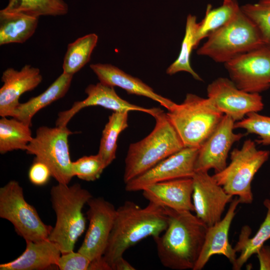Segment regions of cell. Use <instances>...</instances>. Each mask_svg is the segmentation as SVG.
<instances>
[{
    "label": "cell",
    "instance_id": "cell-24",
    "mask_svg": "<svg viewBox=\"0 0 270 270\" xmlns=\"http://www.w3.org/2000/svg\"><path fill=\"white\" fill-rule=\"evenodd\" d=\"M264 206L266 208V214L256 234L252 238L251 228L248 226L242 228L238 240L234 248L240 253L235 262L232 264L234 270H240L252 256L256 254L258 250L270 238V200H264Z\"/></svg>",
    "mask_w": 270,
    "mask_h": 270
},
{
    "label": "cell",
    "instance_id": "cell-2",
    "mask_svg": "<svg viewBox=\"0 0 270 270\" xmlns=\"http://www.w3.org/2000/svg\"><path fill=\"white\" fill-rule=\"evenodd\" d=\"M168 225L165 208L150 202L141 208L132 201L126 200L116 208L103 255L104 260L112 268L114 262L128 248L146 237L160 235Z\"/></svg>",
    "mask_w": 270,
    "mask_h": 270
},
{
    "label": "cell",
    "instance_id": "cell-10",
    "mask_svg": "<svg viewBox=\"0 0 270 270\" xmlns=\"http://www.w3.org/2000/svg\"><path fill=\"white\" fill-rule=\"evenodd\" d=\"M240 89L260 94L270 88V46L264 44L224 64Z\"/></svg>",
    "mask_w": 270,
    "mask_h": 270
},
{
    "label": "cell",
    "instance_id": "cell-9",
    "mask_svg": "<svg viewBox=\"0 0 270 270\" xmlns=\"http://www.w3.org/2000/svg\"><path fill=\"white\" fill-rule=\"evenodd\" d=\"M0 217L10 222L26 241L48 239L52 229L44 224L36 208L24 198L22 188L15 180L0 188Z\"/></svg>",
    "mask_w": 270,
    "mask_h": 270
},
{
    "label": "cell",
    "instance_id": "cell-17",
    "mask_svg": "<svg viewBox=\"0 0 270 270\" xmlns=\"http://www.w3.org/2000/svg\"><path fill=\"white\" fill-rule=\"evenodd\" d=\"M1 79L4 84L0 88V116L7 117L12 116L20 104V96L37 87L42 76L39 68L26 64L20 70L12 68L6 69Z\"/></svg>",
    "mask_w": 270,
    "mask_h": 270
},
{
    "label": "cell",
    "instance_id": "cell-28",
    "mask_svg": "<svg viewBox=\"0 0 270 270\" xmlns=\"http://www.w3.org/2000/svg\"><path fill=\"white\" fill-rule=\"evenodd\" d=\"M98 41L96 34H89L70 43L64 58L62 72L74 75L82 68L90 60Z\"/></svg>",
    "mask_w": 270,
    "mask_h": 270
},
{
    "label": "cell",
    "instance_id": "cell-25",
    "mask_svg": "<svg viewBox=\"0 0 270 270\" xmlns=\"http://www.w3.org/2000/svg\"><path fill=\"white\" fill-rule=\"evenodd\" d=\"M30 126L12 118L0 119V153L4 154L14 150H26L32 140Z\"/></svg>",
    "mask_w": 270,
    "mask_h": 270
},
{
    "label": "cell",
    "instance_id": "cell-18",
    "mask_svg": "<svg viewBox=\"0 0 270 270\" xmlns=\"http://www.w3.org/2000/svg\"><path fill=\"white\" fill-rule=\"evenodd\" d=\"M240 204L238 196L230 202L228 212L223 218L208 227L204 244L193 270H201L210 258L215 254L222 255L232 264L237 258L236 252L228 240L229 230Z\"/></svg>",
    "mask_w": 270,
    "mask_h": 270
},
{
    "label": "cell",
    "instance_id": "cell-8",
    "mask_svg": "<svg viewBox=\"0 0 270 270\" xmlns=\"http://www.w3.org/2000/svg\"><path fill=\"white\" fill-rule=\"evenodd\" d=\"M73 134L67 126H40L25 150L45 164L58 183L68 184L74 176L68 144Z\"/></svg>",
    "mask_w": 270,
    "mask_h": 270
},
{
    "label": "cell",
    "instance_id": "cell-4",
    "mask_svg": "<svg viewBox=\"0 0 270 270\" xmlns=\"http://www.w3.org/2000/svg\"><path fill=\"white\" fill-rule=\"evenodd\" d=\"M154 117L156 124L151 132L129 146L125 158V184L185 147L166 113L160 110Z\"/></svg>",
    "mask_w": 270,
    "mask_h": 270
},
{
    "label": "cell",
    "instance_id": "cell-35",
    "mask_svg": "<svg viewBox=\"0 0 270 270\" xmlns=\"http://www.w3.org/2000/svg\"><path fill=\"white\" fill-rule=\"evenodd\" d=\"M28 176L32 184L41 186L48 183L52 176V174L45 164L34 158L29 169Z\"/></svg>",
    "mask_w": 270,
    "mask_h": 270
},
{
    "label": "cell",
    "instance_id": "cell-14",
    "mask_svg": "<svg viewBox=\"0 0 270 270\" xmlns=\"http://www.w3.org/2000/svg\"><path fill=\"white\" fill-rule=\"evenodd\" d=\"M234 122L230 117L224 115L214 130L200 146L195 172L214 169V173H217L226 166V160L232 146L245 134L234 132Z\"/></svg>",
    "mask_w": 270,
    "mask_h": 270
},
{
    "label": "cell",
    "instance_id": "cell-15",
    "mask_svg": "<svg viewBox=\"0 0 270 270\" xmlns=\"http://www.w3.org/2000/svg\"><path fill=\"white\" fill-rule=\"evenodd\" d=\"M193 180L192 203L196 216L208 227L222 219L226 204L232 200L208 172H196Z\"/></svg>",
    "mask_w": 270,
    "mask_h": 270
},
{
    "label": "cell",
    "instance_id": "cell-21",
    "mask_svg": "<svg viewBox=\"0 0 270 270\" xmlns=\"http://www.w3.org/2000/svg\"><path fill=\"white\" fill-rule=\"evenodd\" d=\"M26 242L22 254L11 262L0 264V270H43L56 266L62 254L56 244L48 238Z\"/></svg>",
    "mask_w": 270,
    "mask_h": 270
},
{
    "label": "cell",
    "instance_id": "cell-13",
    "mask_svg": "<svg viewBox=\"0 0 270 270\" xmlns=\"http://www.w3.org/2000/svg\"><path fill=\"white\" fill-rule=\"evenodd\" d=\"M199 148L184 147L153 167L126 183L128 192L142 190L158 182L181 178H192Z\"/></svg>",
    "mask_w": 270,
    "mask_h": 270
},
{
    "label": "cell",
    "instance_id": "cell-1",
    "mask_svg": "<svg viewBox=\"0 0 270 270\" xmlns=\"http://www.w3.org/2000/svg\"><path fill=\"white\" fill-rule=\"evenodd\" d=\"M168 225L160 235L153 238L163 266L174 270H193L200 254L208 228L190 211L165 208Z\"/></svg>",
    "mask_w": 270,
    "mask_h": 270
},
{
    "label": "cell",
    "instance_id": "cell-36",
    "mask_svg": "<svg viewBox=\"0 0 270 270\" xmlns=\"http://www.w3.org/2000/svg\"><path fill=\"white\" fill-rule=\"evenodd\" d=\"M260 270H270V246L264 245L257 252Z\"/></svg>",
    "mask_w": 270,
    "mask_h": 270
},
{
    "label": "cell",
    "instance_id": "cell-32",
    "mask_svg": "<svg viewBox=\"0 0 270 270\" xmlns=\"http://www.w3.org/2000/svg\"><path fill=\"white\" fill-rule=\"evenodd\" d=\"M234 128H242L247 134L258 135L257 144L270 146V116L253 112L234 122Z\"/></svg>",
    "mask_w": 270,
    "mask_h": 270
},
{
    "label": "cell",
    "instance_id": "cell-27",
    "mask_svg": "<svg viewBox=\"0 0 270 270\" xmlns=\"http://www.w3.org/2000/svg\"><path fill=\"white\" fill-rule=\"evenodd\" d=\"M237 0H224L221 6L212 8L210 4L206 6V14L198 22L196 34L198 44L203 38L230 20L240 10Z\"/></svg>",
    "mask_w": 270,
    "mask_h": 270
},
{
    "label": "cell",
    "instance_id": "cell-20",
    "mask_svg": "<svg viewBox=\"0 0 270 270\" xmlns=\"http://www.w3.org/2000/svg\"><path fill=\"white\" fill-rule=\"evenodd\" d=\"M90 68L102 84L112 87H120L128 94L147 97L158 102L168 110H169L174 103L156 94L151 87L140 79L126 73L111 64H92Z\"/></svg>",
    "mask_w": 270,
    "mask_h": 270
},
{
    "label": "cell",
    "instance_id": "cell-12",
    "mask_svg": "<svg viewBox=\"0 0 270 270\" xmlns=\"http://www.w3.org/2000/svg\"><path fill=\"white\" fill-rule=\"evenodd\" d=\"M89 225L78 252L90 261L103 256L113 226L116 208L102 197H93L87 202Z\"/></svg>",
    "mask_w": 270,
    "mask_h": 270
},
{
    "label": "cell",
    "instance_id": "cell-31",
    "mask_svg": "<svg viewBox=\"0 0 270 270\" xmlns=\"http://www.w3.org/2000/svg\"><path fill=\"white\" fill-rule=\"evenodd\" d=\"M242 12L258 30L264 43L270 46V0H259L240 6Z\"/></svg>",
    "mask_w": 270,
    "mask_h": 270
},
{
    "label": "cell",
    "instance_id": "cell-30",
    "mask_svg": "<svg viewBox=\"0 0 270 270\" xmlns=\"http://www.w3.org/2000/svg\"><path fill=\"white\" fill-rule=\"evenodd\" d=\"M2 10L38 18L42 16L66 14L68 7L64 0H8L7 6Z\"/></svg>",
    "mask_w": 270,
    "mask_h": 270
},
{
    "label": "cell",
    "instance_id": "cell-38",
    "mask_svg": "<svg viewBox=\"0 0 270 270\" xmlns=\"http://www.w3.org/2000/svg\"><path fill=\"white\" fill-rule=\"evenodd\" d=\"M112 270H134L136 268L125 260L123 256L118 258L112 266Z\"/></svg>",
    "mask_w": 270,
    "mask_h": 270
},
{
    "label": "cell",
    "instance_id": "cell-26",
    "mask_svg": "<svg viewBox=\"0 0 270 270\" xmlns=\"http://www.w3.org/2000/svg\"><path fill=\"white\" fill-rule=\"evenodd\" d=\"M128 112H114L102 130L98 154L106 167L116 158L118 136L128 126Z\"/></svg>",
    "mask_w": 270,
    "mask_h": 270
},
{
    "label": "cell",
    "instance_id": "cell-33",
    "mask_svg": "<svg viewBox=\"0 0 270 270\" xmlns=\"http://www.w3.org/2000/svg\"><path fill=\"white\" fill-rule=\"evenodd\" d=\"M106 168L98 154L84 156L72 162L74 176L88 182L94 181L98 179Z\"/></svg>",
    "mask_w": 270,
    "mask_h": 270
},
{
    "label": "cell",
    "instance_id": "cell-29",
    "mask_svg": "<svg viewBox=\"0 0 270 270\" xmlns=\"http://www.w3.org/2000/svg\"><path fill=\"white\" fill-rule=\"evenodd\" d=\"M198 26V22H197L196 17L190 14H188L186 18L185 34L179 56L166 69L167 74L172 76L178 72H186L190 73L195 80H202L200 76L192 68L190 64L192 52L198 44L196 40Z\"/></svg>",
    "mask_w": 270,
    "mask_h": 270
},
{
    "label": "cell",
    "instance_id": "cell-16",
    "mask_svg": "<svg viewBox=\"0 0 270 270\" xmlns=\"http://www.w3.org/2000/svg\"><path fill=\"white\" fill-rule=\"evenodd\" d=\"M88 96L82 101L74 102L69 110L58 114L56 126H67L72 118L82 109L98 106L112 110L114 112L138 111L148 114L153 117L161 109L158 108H145L132 104L122 98L116 92L114 87L102 84H90L85 89Z\"/></svg>",
    "mask_w": 270,
    "mask_h": 270
},
{
    "label": "cell",
    "instance_id": "cell-5",
    "mask_svg": "<svg viewBox=\"0 0 270 270\" xmlns=\"http://www.w3.org/2000/svg\"><path fill=\"white\" fill-rule=\"evenodd\" d=\"M166 114L185 147L200 146L216 128L224 114L208 98L188 94Z\"/></svg>",
    "mask_w": 270,
    "mask_h": 270
},
{
    "label": "cell",
    "instance_id": "cell-6",
    "mask_svg": "<svg viewBox=\"0 0 270 270\" xmlns=\"http://www.w3.org/2000/svg\"><path fill=\"white\" fill-rule=\"evenodd\" d=\"M207 38L197 54L224 64L264 44L255 25L240 8L230 20Z\"/></svg>",
    "mask_w": 270,
    "mask_h": 270
},
{
    "label": "cell",
    "instance_id": "cell-23",
    "mask_svg": "<svg viewBox=\"0 0 270 270\" xmlns=\"http://www.w3.org/2000/svg\"><path fill=\"white\" fill-rule=\"evenodd\" d=\"M38 18L20 12L0 10V45L22 44L34 33Z\"/></svg>",
    "mask_w": 270,
    "mask_h": 270
},
{
    "label": "cell",
    "instance_id": "cell-37",
    "mask_svg": "<svg viewBox=\"0 0 270 270\" xmlns=\"http://www.w3.org/2000/svg\"><path fill=\"white\" fill-rule=\"evenodd\" d=\"M89 270H112L111 266L103 256L90 262Z\"/></svg>",
    "mask_w": 270,
    "mask_h": 270
},
{
    "label": "cell",
    "instance_id": "cell-3",
    "mask_svg": "<svg viewBox=\"0 0 270 270\" xmlns=\"http://www.w3.org/2000/svg\"><path fill=\"white\" fill-rule=\"evenodd\" d=\"M50 194L56 218L48 239L58 246L62 254L73 251L86 229L82 208L92 196L78 183L70 186L58 183Z\"/></svg>",
    "mask_w": 270,
    "mask_h": 270
},
{
    "label": "cell",
    "instance_id": "cell-39",
    "mask_svg": "<svg viewBox=\"0 0 270 270\" xmlns=\"http://www.w3.org/2000/svg\"><path fill=\"white\" fill-rule=\"evenodd\" d=\"M269 195H270V198H269V199L270 200V191Z\"/></svg>",
    "mask_w": 270,
    "mask_h": 270
},
{
    "label": "cell",
    "instance_id": "cell-22",
    "mask_svg": "<svg viewBox=\"0 0 270 270\" xmlns=\"http://www.w3.org/2000/svg\"><path fill=\"white\" fill-rule=\"evenodd\" d=\"M73 76L62 72L42 93L20 103L12 117L31 127L32 118L39 110L66 94Z\"/></svg>",
    "mask_w": 270,
    "mask_h": 270
},
{
    "label": "cell",
    "instance_id": "cell-11",
    "mask_svg": "<svg viewBox=\"0 0 270 270\" xmlns=\"http://www.w3.org/2000/svg\"><path fill=\"white\" fill-rule=\"evenodd\" d=\"M208 98L224 115L235 122L240 120L253 112H259L264 108L260 94L250 93L238 88L226 78H218L207 86Z\"/></svg>",
    "mask_w": 270,
    "mask_h": 270
},
{
    "label": "cell",
    "instance_id": "cell-7",
    "mask_svg": "<svg viewBox=\"0 0 270 270\" xmlns=\"http://www.w3.org/2000/svg\"><path fill=\"white\" fill-rule=\"evenodd\" d=\"M270 154L268 150H258L255 142L246 140L240 148L230 152V164L212 176L227 194L238 196L240 204H250L254 200L252 182Z\"/></svg>",
    "mask_w": 270,
    "mask_h": 270
},
{
    "label": "cell",
    "instance_id": "cell-19",
    "mask_svg": "<svg viewBox=\"0 0 270 270\" xmlns=\"http://www.w3.org/2000/svg\"><path fill=\"white\" fill-rule=\"evenodd\" d=\"M142 192L148 202L174 210L194 212L192 178L158 182L146 187Z\"/></svg>",
    "mask_w": 270,
    "mask_h": 270
},
{
    "label": "cell",
    "instance_id": "cell-34",
    "mask_svg": "<svg viewBox=\"0 0 270 270\" xmlns=\"http://www.w3.org/2000/svg\"><path fill=\"white\" fill-rule=\"evenodd\" d=\"M90 262L83 254L73 250L62 254L58 260L56 267L60 270H88Z\"/></svg>",
    "mask_w": 270,
    "mask_h": 270
}]
</instances>
